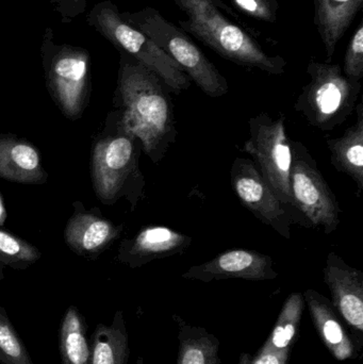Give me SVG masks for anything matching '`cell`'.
Wrapping results in <instances>:
<instances>
[{
	"label": "cell",
	"instance_id": "cell-1",
	"mask_svg": "<svg viewBox=\"0 0 363 364\" xmlns=\"http://www.w3.org/2000/svg\"><path fill=\"white\" fill-rule=\"evenodd\" d=\"M170 92L155 73L131 57H123L119 73L124 107L121 128L140 141L155 164L166 157L178 134Z\"/></svg>",
	"mask_w": 363,
	"mask_h": 364
},
{
	"label": "cell",
	"instance_id": "cell-2",
	"mask_svg": "<svg viewBox=\"0 0 363 364\" xmlns=\"http://www.w3.org/2000/svg\"><path fill=\"white\" fill-rule=\"evenodd\" d=\"M173 1L188 16L187 21H179V27L223 59L276 76L286 72L287 61L279 55H268L242 26L224 14L227 6L222 0Z\"/></svg>",
	"mask_w": 363,
	"mask_h": 364
},
{
	"label": "cell",
	"instance_id": "cell-3",
	"mask_svg": "<svg viewBox=\"0 0 363 364\" xmlns=\"http://www.w3.org/2000/svg\"><path fill=\"white\" fill-rule=\"evenodd\" d=\"M310 81L303 87L294 109L321 132H332L353 114L362 92V81L347 78L339 64L311 60Z\"/></svg>",
	"mask_w": 363,
	"mask_h": 364
},
{
	"label": "cell",
	"instance_id": "cell-4",
	"mask_svg": "<svg viewBox=\"0 0 363 364\" xmlns=\"http://www.w3.org/2000/svg\"><path fill=\"white\" fill-rule=\"evenodd\" d=\"M123 18L151 38L207 96L219 98L228 93L227 79L187 32L164 18L161 13L146 8Z\"/></svg>",
	"mask_w": 363,
	"mask_h": 364
},
{
	"label": "cell",
	"instance_id": "cell-5",
	"mask_svg": "<svg viewBox=\"0 0 363 364\" xmlns=\"http://www.w3.org/2000/svg\"><path fill=\"white\" fill-rule=\"evenodd\" d=\"M249 139L243 151L254 158V164L279 200L296 210L290 188L292 151L285 117L274 119L268 113H259L249 119Z\"/></svg>",
	"mask_w": 363,
	"mask_h": 364
},
{
	"label": "cell",
	"instance_id": "cell-6",
	"mask_svg": "<svg viewBox=\"0 0 363 364\" xmlns=\"http://www.w3.org/2000/svg\"><path fill=\"white\" fill-rule=\"evenodd\" d=\"M291 151L290 188L294 205L311 227H322L325 235H332L341 223L340 203L307 147L291 141Z\"/></svg>",
	"mask_w": 363,
	"mask_h": 364
},
{
	"label": "cell",
	"instance_id": "cell-7",
	"mask_svg": "<svg viewBox=\"0 0 363 364\" xmlns=\"http://www.w3.org/2000/svg\"><path fill=\"white\" fill-rule=\"evenodd\" d=\"M96 26L115 46L132 59L155 73L173 93L191 87V80L151 38L125 21L114 6H102L96 11Z\"/></svg>",
	"mask_w": 363,
	"mask_h": 364
},
{
	"label": "cell",
	"instance_id": "cell-8",
	"mask_svg": "<svg viewBox=\"0 0 363 364\" xmlns=\"http://www.w3.org/2000/svg\"><path fill=\"white\" fill-rule=\"evenodd\" d=\"M230 181L241 203L260 222L274 229L285 239L291 237L293 223L310 226L298 210L279 200L251 160L240 157L234 159L230 171Z\"/></svg>",
	"mask_w": 363,
	"mask_h": 364
},
{
	"label": "cell",
	"instance_id": "cell-9",
	"mask_svg": "<svg viewBox=\"0 0 363 364\" xmlns=\"http://www.w3.org/2000/svg\"><path fill=\"white\" fill-rule=\"evenodd\" d=\"M121 132L123 134L100 141L94 151V182L104 201L114 200L128 183L144 186L138 168V139L123 129Z\"/></svg>",
	"mask_w": 363,
	"mask_h": 364
},
{
	"label": "cell",
	"instance_id": "cell-10",
	"mask_svg": "<svg viewBox=\"0 0 363 364\" xmlns=\"http://www.w3.org/2000/svg\"><path fill=\"white\" fill-rule=\"evenodd\" d=\"M324 282L332 294V307L349 328L358 352L363 348V273L336 252L328 254Z\"/></svg>",
	"mask_w": 363,
	"mask_h": 364
},
{
	"label": "cell",
	"instance_id": "cell-11",
	"mask_svg": "<svg viewBox=\"0 0 363 364\" xmlns=\"http://www.w3.org/2000/svg\"><path fill=\"white\" fill-rule=\"evenodd\" d=\"M181 277L205 284L225 279L264 282L276 279L278 273L273 267L272 257L255 250L234 248L221 252L202 264L193 265Z\"/></svg>",
	"mask_w": 363,
	"mask_h": 364
},
{
	"label": "cell",
	"instance_id": "cell-12",
	"mask_svg": "<svg viewBox=\"0 0 363 364\" xmlns=\"http://www.w3.org/2000/svg\"><path fill=\"white\" fill-rule=\"evenodd\" d=\"M313 326L320 339L336 360H355L359 357L345 321L332 307L327 297L308 289L303 294Z\"/></svg>",
	"mask_w": 363,
	"mask_h": 364
},
{
	"label": "cell",
	"instance_id": "cell-13",
	"mask_svg": "<svg viewBox=\"0 0 363 364\" xmlns=\"http://www.w3.org/2000/svg\"><path fill=\"white\" fill-rule=\"evenodd\" d=\"M192 237L166 226L143 228L124 246L121 260L131 267H142L158 259L183 254L192 244Z\"/></svg>",
	"mask_w": 363,
	"mask_h": 364
},
{
	"label": "cell",
	"instance_id": "cell-14",
	"mask_svg": "<svg viewBox=\"0 0 363 364\" xmlns=\"http://www.w3.org/2000/svg\"><path fill=\"white\" fill-rule=\"evenodd\" d=\"M89 57L76 49L61 51L51 66V85L68 117L79 114L87 87Z\"/></svg>",
	"mask_w": 363,
	"mask_h": 364
},
{
	"label": "cell",
	"instance_id": "cell-15",
	"mask_svg": "<svg viewBox=\"0 0 363 364\" xmlns=\"http://www.w3.org/2000/svg\"><path fill=\"white\" fill-rule=\"evenodd\" d=\"M363 0H315V23L332 60L337 45L362 8Z\"/></svg>",
	"mask_w": 363,
	"mask_h": 364
},
{
	"label": "cell",
	"instance_id": "cell-16",
	"mask_svg": "<svg viewBox=\"0 0 363 364\" xmlns=\"http://www.w3.org/2000/svg\"><path fill=\"white\" fill-rule=\"evenodd\" d=\"M357 121L342 136L327 139L330 162L338 172L347 175L357 186V196L363 191V105L356 106Z\"/></svg>",
	"mask_w": 363,
	"mask_h": 364
},
{
	"label": "cell",
	"instance_id": "cell-17",
	"mask_svg": "<svg viewBox=\"0 0 363 364\" xmlns=\"http://www.w3.org/2000/svg\"><path fill=\"white\" fill-rule=\"evenodd\" d=\"M178 329L176 364H222L220 340L204 327L194 326L173 314Z\"/></svg>",
	"mask_w": 363,
	"mask_h": 364
},
{
	"label": "cell",
	"instance_id": "cell-18",
	"mask_svg": "<svg viewBox=\"0 0 363 364\" xmlns=\"http://www.w3.org/2000/svg\"><path fill=\"white\" fill-rule=\"evenodd\" d=\"M92 364H127L129 337L125 318L117 311L111 324H98L90 340Z\"/></svg>",
	"mask_w": 363,
	"mask_h": 364
},
{
	"label": "cell",
	"instance_id": "cell-19",
	"mask_svg": "<svg viewBox=\"0 0 363 364\" xmlns=\"http://www.w3.org/2000/svg\"><path fill=\"white\" fill-rule=\"evenodd\" d=\"M0 176L18 182L40 181L43 171L36 149L23 141L0 140Z\"/></svg>",
	"mask_w": 363,
	"mask_h": 364
},
{
	"label": "cell",
	"instance_id": "cell-20",
	"mask_svg": "<svg viewBox=\"0 0 363 364\" xmlns=\"http://www.w3.org/2000/svg\"><path fill=\"white\" fill-rule=\"evenodd\" d=\"M302 293H291L283 303L268 339L258 352H289L298 341L305 309Z\"/></svg>",
	"mask_w": 363,
	"mask_h": 364
},
{
	"label": "cell",
	"instance_id": "cell-21",
	"mask_svg": "<svg viewBox=\"0 0 363 364\" xmlns=\"http://www.w3.org/2000/svg\"><path fill=\"white\" fill-rule=\"evenodd\" d=\"M87 325L79 310L70 306L60 324L59 350L62 364H92Z\"/></svg>",
	"mask_w": 363,
	"mask_h": 364
},
{
	"label": "cell",
	"instance_id": "cell-22",
	"mask_svg": "<svg viewBox=\"0 0 363 364\" xmlns=\"http://www.w3.org/2000/svg\"><path fill=\"white\" fill-rule=\"evenodd\" d=\"M117 235V228L110 222L91 214H78L66 228L68 244L79 252H98Z\"/></svg>",
	"mask_w": 363,
	"mask_h": 364
},
{
	"label": "cell",
	"instance_id": "cell-23",
	"mask_svg": "<svg viewBox=\"0 0 363 364\" xmlns=\"http://www.w3.org/2000/svg\"><path fill=\"white\" fill-rule=\"evenodd\" d=\"M0 364H34L2 307H0Z\"/></svg>",
	"mask_w": 363,
	"mask_h": 364
},
{
	"label": "cell",
	"instance_id": "cell-24",
	"mask_svg": "<svg viewBox=\"0 0 363 364\" xmlns=\"http://www.w3.org/2000/svg\"><path fill=\"white\" fill-rule=\"evenodd\" d=\"M38 257L40 254L36 248L0 230V260L6 264L21 265L33 262Z\"/></svg>",
	"mask_w": 363,
	"mask_h": 364
},
{
	"label": "cell",
	"instance_id": "cell-25",
	"mask_svg": "<svg viewBox=\"0 0 363 364\" xmlns=\"http://www.w3.org/2000/svg\"><path fill=\"white\" fill-rule=\"evenodd\" d=\"M347 78L362 81L363 78V21H360L347 46L343 65Z\"/></svg>",
	"mask_w": 363,
	"mask_h": 364
},
{
	"label": "cell",
	"instance_id": "cell-26",
	"mask_svg": "<svg viewBox=\"0 0 363 364\" xmlns=\"http://www.w3.org/2000/svg\"><path fill=\"white\" fill-rule=\"evenodd\" d=\"M240 12L251 18L274 23L279 4L277 0H230Z\"/></svg>",
	"mask_w": 363,
	"mask_h": 364
},
{
	"label": "cell",
	"instance_id": "cell-27",
	"mask_svg": "<svg viewBox=\"0 0 363 364\" xmlns=\"http://www.w3.org/2000/svg\"><path fill=\"white\" fill-rule=\"evenodd\" d=\"M289 352H257L255 355L242 353L238 364H288Z\"/></svg>",
	"mask_w": 363,
	"mask_h": 364
},
{
	"label": "cell",
	"instance_id": "cell-28",
	"mask_svg": "<svg viewBox=\"0 0 363 364\" xmlns=\"http://www.w3.org/2000/svg\"><path fill=\"white\" fill-rule=\"evenodd\" d=\"M6 209H4V203H2L1 197H0V225L4 224V220H6Z\"/></svg>",
	"mask_w": 363,
	"mask_h": 364
},
{
	"label": "cell",
	"instance_id": "cell-29",
	"mask_svg": "<svg viewBox=\"0 0 363 364\" xmlns=\"http://www.w3.org/2000/svg\"><path fill=\"white\" fill-rule=\"evenodd\" d=\"M136 364H144V359H143L142 357H140V358L138 359V361H136Z\"/></svg>",
	"mask_w": 363,
	"mask_h": 364
},
{
	"label": "cell",
	"instance_id": "cell-30",
	"mask_svg": "<svg viewBox=\"0 0 363 364\" xmlns=\"http://www.w3.org/2000/svg\"><path fill=\"white\" fill-rule=\"evenodd\" d=\"M0 273H1V269H0Z\"/></svg>",
	"mask_w": 363,
	"mask_h": 364
}]
</instances>
